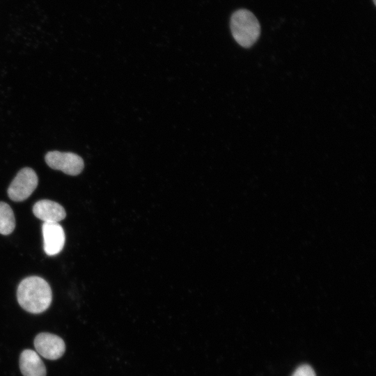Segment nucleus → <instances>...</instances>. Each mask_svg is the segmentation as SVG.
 <instances>
[{"label":"nucleus","mask_w":376,"mask_h":376,"mask_svg":"<svg viewBox=\"0 0 376 376\" xmlns=\"http://www.w3.org/2000/svg\"><path fill=\"white\" fill-rule=\"evenodd\" d=\"M17 299L24 310L38 314L49 307L52 301V292L49 283L42 278L29 276L19 284Z\"/></svg>","instance_id":"f257e3e1"},{"label":"nucleus","mask_w":376,"mask_h":376,"mask_svg":"<svg viewBox=\"0 0 376 376\" xmlns=\"http://www.w3.org/2000/svg\"><path fill=\"white\" fill-rule=\"evenodd\" d=\"M230 26L235 40L244 48L253 46L260 34L258 20L246 9H239L233 13L230 17Z\"/></svg>","instance_id":"f03ea898"},{"label":"nucleus","mask_w":376,"mask_h":376,"mask_svg":"<svg viewBox=\"0 0 376 376\" xmlns=\"http://www.w3.org/2000/svg\"><path fill=\"white\" fill-rule=\"evenodd\" d=\"M38 178L36 173L29 167L18 171L8 189L9 198L15 202L27 199L36 189Z\"/></svg>","instance_id":"7ed1b4c3"},{"label":"nucleus","mask_w":376,"mask_h":376,"mask_svg":"<svg viewBox=\"0 0 376 376\" xmlns=\"http://www.w3.org/2000/svg\"><path fill=\"white\" fill-rule=\"evenodd\" d=\"M46 164L52 169L61 171L70 175H77L84 167L83 159L70 152L49 151L45 156Z\"/></svg>","instance_id":"20e7f679"},{"label":"nucleus","mask_w":376,"mask_h":376,"mask_svg":"<svg viewBox=\"0 0 376 376\" xmlns=\"http://www.w3.org/2000/svg\"><path fill=\"white\" fill-rule=\"evenodd\" d=\"M34 347L38 354L49 360L59 359L65 351L63 340L55 334L47 332L40 333L36 336Z\"/></svg>","instance_id":"39448f33"},{"label":"nucleus","mask_w":376,"mask_h":376,"mask_svg":"<svg viewBox=\"0 0 376 376\" xmlns=\"http://www.w3.org/2000/svg\"><path fill=\"white\" fill-rule=\"evenodd\" d=\"M43 249L48 256H55L63 249L65 236L63 227L58 223L44 222L42 226Z\"/></svg>","instance_id":"423d86ee"},{"label":"nucleus","mask_w":376,"mask_h":376,"mask_svg":"<svg viewBox=\"0 0 376 376\" xmlns=\"http://www.w3.org/2000/svg\"><path fill=\"white\" fill-rule=\"evenodd\" d=\"M33 213L47 223H58L66 217L65 209L59 203L50 200H40L33 206Z\"/></svg>","instance_id":"0eeeda50"},{"label":"nucleus","mask_w":376,"mask_h":376,"mask_svg":"<svg viewBox=\"0 0 376 376\" xmlns=\"http://www.w3.org/2000/svg\"><path fill=\"white\" fill-rule=\"evenodd\" d=\"M19 368L23 376H46L45 366L38 354L32 350H24L20 354Z\"/></svg>","instance_id":"6e6552de"},{"label":"nucleus","mask_w":376,"mask_h":376,"mask_svg":"<svg viewBox=\"0 0 376 376\" xmlns=\"http://www.w3.org/2000/svg\"><path fill=\"white\" fill-rule=\"evenodd\" d=\"M15 228V219L10 206L0 201V234L7 235L10 234Z\"/></svg>","instance_id":"1a4fd4ad"},{"label":"nucleus","mask_w":376,"mask_h":376,"mask_svg":"<svg viewBox=\"0 0 376 376\" xmlns=\"http://www.w3.org/2000/svg\"><path fill=\"white\" fill-rule=\"evenodd\" d=\"M292 376H316V374L311 366L303 364L295 370Z\"/></svg>","instance_id":"9d476101"},{"label":"nucleus","mask_w":376,"mask_h":376,"mask_svg":"<svg viewBox=\"0 0 376 376\" xmlns=\"http://www.w3.org/2000/svg\"><path fill=\"white\" fill-rule=\"evenodd\" d=\"M373 2H374V4H375V3H376V1H375V0H373Z\"/></svg>","instance_id":"9b49d317"}]
</instances>
